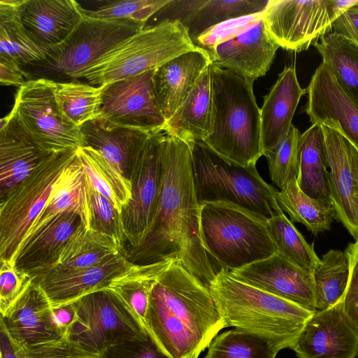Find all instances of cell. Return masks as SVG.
<instances>
[{
  "label": "cell",
  "instance_id": "cell-1",
  "mask_svg": "<svg viewBox=\"0 0 358 358\" xmlns=\"http://www.w3.org/2000/svg\"><path fill=\"white\" fill-rule=\"evenodd\" d=\"M162 176L155 214L148 234L126 256L136 265L174 258L209 290L222 271L206 250L200 236V204L193 176L192 152L184 141L164 133L162 141Z\"/></svg>",
  "mask_w": 358,
  "mask_h": 358
},
{
  "label": "cell",
  "instance_id": "cell-2",
  "mask_svg": "<svg viewBox=\"0 0 358 358\" xmlns=\"http://www.w3.org/2000/svg\"><path fill=\"white\" fill-rule=\"evenodd\" d=\"M145 327L173 358H198L227 327L210 291L178 259L152 285Z\"/></svg>",
  "mask_w": 358,
  "mask_h": 358
},
{
  "label": "cell",
  "instance_id": "cell-3",
  "mask_svg": "<svg viewBox=\"0 0 358 358\" xmlns=\"http://www.w3.org/2000/svg\"><path fill=\"white\" fill-rule=\"evenodd\" d=\"M210 73V129L202 142L230 162L256 166L262 150L254 81L212 63Z\"/></svg>",
  "mask_w": 358,
  "mask_h": 358
},
{
  "label": "cell",
  "instance_id": "cell-4",
  "mask_svg": "<svg viewBox=\"0 0 358 358\" xmlns=\"http://www.w3.org/2000/svg\"><path fill=\"white\" fill-rule=\"evenodd\" d=\"M209 291L227 327L261 336L280 350L291 348L314 313L296 303L241 282L222 270Z\"/></svg>",
  "mask_w": 358,
  "mask_h": 358
},
{
  "label": "cell",
  "instance_id": "cell-5",
  "mask_svg": "<svg viewBox=\"0 0 358 358\" xmlns=\"http://www.w3.org/2000/svg\"><path fill=\"white\" fill-rule=\"evenodd\" d=\"M199 225L203 245L222 270H236L277 253L268 220L237 205L201 203Z\"/></svg>",
  "mask_w": 358,
  "mask_h": 358
},
{
  "label": "cell",
  "instance_id": "cell-6",
  "mask_svg": "<svg viewBox=\"0 0 358 358\" xmlns=\"http://www.w3.org/2000/svg\"><path fill=\"white\" fill-rule=\"evenodd\" d=\"M189 148L200 205L230 203L266 220L283 213L275 197L278 189L262 178L256 166H243L230 162L201 141L193 142Z\"/></svg>",
  "mask_w": 358,
  "mask_h": 358
},
{
  "label": "cell",
  "instance_id": "cell-7",
  "mask_svg": "<svg viewBox=\"0 0 358 358\" xmlns=\"http://www.w3.org/2000/svg\"><path fill=\"white\" fill-rule=\"evenodd\" d=\"M196 47L178 20H163L145 27L84 71L83 78L102 86L155 69Z\"/></svg>",
  "mask_w": 358,
  "mask_h": 358
},
{
  "label": "cell",
  "instance_id": "cell-8",
  "mask_svg": "<svg viewBox=\"0 0 358 358\" xmlns=\"http://www.w3.org/2000/svg\"><path fill=\"white\" fill-rule=\"evenodd\" d=\"M72 303L76 317L66 329V341L86 355L99 357L110 347L146 330L134 311L108 288Z\"/></svg>",
  "mask_w": 358,
  "mask_h": 358
},
{
  "label": "cell",
  "instance_id": "cell-9",
  "mask_svg": "<svg viewBox=\"0 0 358 358\" xmlns=\"http://www.w3.org/2000/svg\"><path fill=\"white\" fill-rule=\"evenodd\" d=\"M76 156V150L49 155L1 201V262L13 264L21 243L44 208L52 185Z\"/></svg>",
  "mask_w": 358,
  "mask_h": 358
},
{
  "label": "cell",
  "instance_id": "cell-10",
  "mask_svg": "<svg viewBox=\"0 0 358 358\" xmlns=\"http://www.w3.org/2000/svg\"><path fill=\"white\" fill-rule=\"evenodd\" d=\"M54 83L46 78L29 80L19 87L11 110L24 129L48 154L83 146L80 127L64 116L57 103Z\"/></svg>",
  "mask_w": 358,
  "mask_h": 358
},
{
  "label": "cell",
  "instance_id": "cell-11",
  "mask_svg": "<svg viewBox=\"0 0 358 358\" xmlns=\"http://www.w3.org/2000/svg\"><path fill=\"white\" fill-rule=\"evenodd\" d=\"M145 27L129 20L93 18L85 13L69 36L51 51L47 66L78 78L98 59Z\"/></svg>",
  "mask_w": 358,
  "mask_h": 358
},
{
  "label": "cell",
  "instance_id": "cell-12",
  "mask_svg": "<svg viewBox=\"0 0 358 358\" xmlns=\"http://www.w3.org/2000/svg\"><path fill=\"white\" fill-rule=\"evenodd\" d=\"M164 135V131H159L149 136L132 168L131 196L120 213L125 257L141 245L153 219L162 176Z\"/></svg>",
  "mask_w": 358,
  "mask_h": 358
},
{
  "label": "cell",
  "instance_id": "cell-13",
  "mask_svg": "<svg viewBox=\"0 0 358 358\" xmlns=\"http://www.w3.org/2000/svg\"><path fill=\"white\" fill-rule=\"evenodd\" d=\"M155 69L103 85L99 117L110 124L148 134L164 132L166 121L153 83Z\"/></svg>",
  "mask_w": 358,
  "mask_h": 358
},
{
  "label": "cell",
  "instance_id": "cell-14",
  "mask_svg": "<svg viewBox=\"0 0 358 358\" xmlns=\"http://www.w3.org/2000/svg\"><path fill=\"white\" fill-rule=\"evenodd\" d=\"M263 19L278 46L296 52L307 50L331 31L327 0H268Z\"/></svg>",
  "mask_w": 358,
  "mask_h": 358
},
{
  "label": "cell",
  "instance_id": "cell-15",
  "mask_svg": "<svg viewBox=\"0 0 358 358\" xmlns=\"http://www.w3.org/2000/svg\"><path fill=\"white\" fill-rule=\"evenodd\" d=\"M335 218L358 240V149L338 131L321 125Z\"/></svg>",
  "mask_w": 358,
  "mask_h": 358
},
{
  "label": "cell",
  "instance_id": "cell-16",
  "mask_svg": "<svg viewBox=\"0 0 358 358\" xmlns=\"http://www.w3.org/2000/svg\"><path fill=\"white\" fill-rule=\"evenodd\" d=\"M1 327L20 350L66 340V331L57 324L48 296L34 278L1 314Z\"/></svg>",
  "mask_w": 358,
  "mask_h": 358
},
{
  "label": "cell",
  "instance_id": "cell-17",
  "mask_svg": "<svg viewBox=\"0 0 358 358\" xmlns=\"http://www.w3.org/2000/svg\"><path fill=\"white\" fill-rule=\"evenodd\" d=\"M290 349L299 358H355L358 337L344 313L342 299L315 311Z\"/></svg>",
  "mask_w": 358,
  "mask_h": 358
},
{
  "label": "cell",
  "instance_id": "cell-18",
  "mask_svg": "<svg viewBox=\"0 0 358 358\" xmlns=\"http://www.w3.org/2000/svg\"><path fill=\"white\" fill-rule=\"evenodd\" d=\"M306 91L305 112L312 124L338 131L358 149V105L324 63L315 69Z\"/></svg>",
  "mask_w": 358,
  "mask_h": 358
},
{
  "label": "cell",
  "instance_id": "cell-19",
  "mask_svg": "<svg viewBox=\"0 0 358 358\" xmlns=\"http://www.w3.org/2000/svg\"><path fill=\"white\" fill-rule=\"evenodd\" d=\"M227 272L241 282L317 311L313 275L278 253Z\"/></svg>",
  "mask_w": 358,
  "mask_h": 358
},
{
  "label": "cell",
  "instance_id": "cell-20",
  "mask_svg": "<svg viewBox=\"0 0 358 358\" xmlns=\"http://www.w3.org/2000/svg\"><path fill=\"white\" fill-rule=\"evenodd\" d=\"M280 47L267 32L262 15L249 26L217 45L211 63L255 81L266 75Z\"/></svg>",
  "mask_w": 358,
  "mask_h": 358
},
{
  "label": "cell",
  "instance_id": "cell-21",
  "mask_svg": "<svg viewBox=\"0 0 358 358\" xmlns=\"http://www.w3.org/2000/svg\"><path fill=\"white\" fill-rule=\"evenodd\" d=\"M83 227L78 213H59L21 243L13 265L33 278L42 275L56 266L67 242Z\"/></svg>",
  "mask_w": 358,
  "mask_h": 358
},
{
  "label": "cell",
  "instance_id": "cell-22",
  "mask_svg": "<svg viewBox=\"0 0 358 358\" xmlns=\"http://www.w3.org/2000/svg\"><path fill=\"white\" fill-rule=\"evenodd\" d=\"M135 265L122 252H120L88 268L69 272L48 271L34 278L54 308L71 303L92 292L107 288Z\"/></svg>",
  "mask_w": 358,
  "mask_h": 358
},
{
  "label": "cell",
  "instance_id": "cell-23",
  "mask_svg": "<svg viewBox=\"0 0 358 358\" xmlns=\"http://www.w3.org/2000/svg\"><path fill=\"white\" fill-rule=\"evenodd\" d=\"M50 154L43 150L10 112L0 122V199L27 178Z\"/></svg>",
  "mask_w": 358,
  "mask_h": 358
},
{
  "label": "cell",
  "instance_id": "cell-24",
  "mask_svg": "<svg viewBox=\"0 0 358 358\" xmlns=\"http://www.w3.org/2000/svg\"><path fill=\"white\" fill-rule=\"evenodd\" d=\"M85 15L74 0H24L20 16L29 36L51 51L62 44Z\"/></svg>",
  "mask_w": 358,
  "mask_h": 358
},
{
  "label": "cell",
  "instance_id": "cell-25",
  "mask_svg": "<svg viewBox=\"0 0 358 358\" xmlns=\"http://www.w3.org/2000/svg\"><path fill=\"white\" fill-rule=\"evenodd\" d=\"M306 93V89L299 85L295 67L285 66L264 96L260 109L262 156L275 148L286 135L299 101Z\"/></svg>",
  "mask_w": 358,
  "mask_h": 358
},
{
  "label": "cell",
  "instance_id": "cell-26",
  "mask_svg": "<svg viewBox=\"0 0 358 358\" xmlns=\"http://www.w3.org/2000/svg\"><path fill=\"white\" fill-rule=\"evenodd\" d=\"M210 63L207 52L199 48L174 57L155 69L153 83L156 98L166 122L184 102Z\"/></svg>",
  "mask_w": 358,
  "mask_h": 358
},
{
  "label": "cell",
  "instance_id": "cell-27",
  "mask_svg": "<svg viewBox=\"0 0 358 358\" xmlns=\"http://www.w3.org/2000/svg\"><path fill=\"white\" fill-rule=\"evenodd\" d=\"M83 146L100 152L130 180L132 168L151 134L110 124L100 117L80 127Z\"/></svg>",
  "mask_w": 358,
  "mask_h": 358
},
{
  "label": "cell",
  "instance_id": "cell-28",
  "mask_svg": "<svg viewBox=\"0 0 358 358\" xmlns=\"http://www.w3.org/2000/svg\"><path fill=\"white\" fill-rule=\"evenodd\" d=\"M268 0H173L171 20L179 21L194 43L207 29L224 21L263 12Z\"/></svg>",
  "mask_w": 358,
  "mask_h": 358
},
{
  "label": "cell",
  "instance_id": "cell-29",
  "mask_svg": "<svg viewBox=\"0 0 358 358\" xmlns=\"http://www.w3.org/2000/svg\"><path fill=\"white\" fill-rule=\"evenodd\" d=\"M66 211L78 213L85 227L89 228L88 176L77 154L52 185L44 208L31 226L24 240L31 236L52 217Z\"/></svg>",
  "mask_w": 358,
  "mask_h": 358
},
{
  "label": "cell",
  "instance_id": "cell-30",
  "mask_svg": "<svg viewBox=\"0 0 358 358\" xmlns=\"http://www.w3.org/2000/svg\"><path fill=\"white\" fill-rule=\"evenodd\" d=\"M210 64L203 71L187 97L165 124L164 133L184 141L189 146L196 141H203L210 132Z\"/></svg>",
  "mask_w": 358,
  "mask_h": 358
},
{
  "label": "cell",
  "instance_id": "cell-31",
  "mask_svg": "<svg viewBox=\"0 0 358 358\" xmlns=\"http://www.w3.org/2000/svg\"><path fill=\"white\" fill-rule=\"evenodd\" d=\"M24 0L0 1V58L22 66L47 64L50 50L36 43L22 22L20 8Z\"/></svg>",
  "mask_w": 358,
  "mask_h": 358
},
{
  "label": "cell",
  "instance_id": "cell-32",
  "mask_svg": "<svg viewBox=\"0 0 358 358\" xmlns=\"http://www.w3.org/2000/svg\"><path fill=\"white\" fill-rule=\"evenodd\" d=\"M297 182L308 196L331 205L324 138L320 124H313L300 134Z\"/></svg>",
  "mask_w": 358,
  "mask_h": 358
},
{
  "label": "cell",
  "instance_id": "cell-33",
  "mask_svg": "<svg viewBox=\"0 0 358 358\" xmlns=\"http://www.w3.org/2000/svg\"><path fill=\"white\" fill-rule=\"evenodd\" d=\"M314 45L322 63L358 105V44L331 31L321 36Z\"/></svg>",
  "mask_w": 358,
  "mask_h": 358
},
{
  "label": "cell",
  "instance_id": "cell-34",
  "mask_svg": "<svg viewBox=\"0 0 358 358\" xmlns=\"http://www.w3.org/2000/svg\"><path fill=\"white\" fill-rule=\"evenodd\" d=\"M120 252H122V248L116 241L83 227L67 242L56 266L46 272H69L88 268Z\"/></svg>",
  "mask_w": 358,
  "mask_h": 358
},
{
  "label": "cell",
  "instance_id": "cell-35",
  "mask_svg": "<svg viewBox=\"0 0 358 358\" xmlns=\"http://www.w3.org/2000/svg\"><path fill=\"white\" fill-rule=\"evenodd\" d=\"M275 197L292 223L303 224L315 236L329 230L335 218L332 206L306 195L299 187L297 178L289 181L282 189H278Z\"/></svg>",
  "mask_w": 358,
  "mask_h": 358
},
{
  "label": "cell",
  "instance_id": "cell-36",
  "mask_svg": "<svg viewBox=\"0 0 358 358\" xmlns=\"http://www.w3.org/2000/svg\"><path fill=\"white\" fill-rule=\"evenodd\" d=\"M76 154L94 189L121 213L131 196V181L93 148L82 146L76 150Z\"/></svg>",
  "mask_w": 358,
  "mask_h": 358
},
{
  "label": "cell",
  "instance_id": "cell-37",
  "mask_svg": "<svg viewBox=\"0 0 358 358\" xmlns=\"http://www.w3.org/2000/svg\"><path fill=\"white\" fill-rule=\"evenodd\" d=\"M176 259L171 258L146 265L136 264L130 271L115 279L107 288L134 311L145 327L152 285L157 277Z\"/></svg>",
  "mask_w": 358,
  "mask_h": 358
},
{
  "label": "cell",
  "instance_id": "cell-38",
  "mask_svg": "<svg viewBox=\"0 0 358 358\" xmlns=\"http://www.w3.org/2000/svg\"><path fill=\"white\" fill-rule=\"evenodd\" d=\"M317 310H325L341 301L350 278L347 253L330 250L324 254L313 274Z\"/></svg>",
  "mask_w": 358,
  "mask_h": 358
},
{
  "label": "cell",
  "instance_id": "cell-39",
  "mask_svg": "<svg viewBox=\"0 0 358 358\" xmlns=\"http://www.w3.org/2000/svg\"><path fill=\"white\" fill-rule=\"evenodd\" d=\"M103 85L79 82H55L54 92L64 116L76 127L100 117Z\"/></svg>",
  "mask_w": 358,
  "mask_h": 358
},
{
  "label": "cell",
  "instance_id": "cell-40",
  "mask_svg": "<svg viewBox=\"0 0 358 358\" xmlns=\"http://www.w3.org/2000/svg\"><path fill=\"white\" fill-rule=\"evenodd\" d=\"M268 224L277 253L313 275L320 262L313 244L310 245L306 242L284 213L268 219Z\"/></svg>",
  "mask_w": 358,
  "mask_h": 358
},
{
  "label": "cell",
  "instance_id": "cell-41",
  "mask_svg": "<svg viewBox=\"0 0 358 358\" xmlns=\"http://www.w3.org/2000/svg\"><path fill=\"white\" fill-rule=\"evenodd\" d=\"M208 348L206 358H275L280 350L266 338L237 328L217 335Z\"/></svg>",
  "mask_w": 358,
  "mask_h": 358
},
{
  "label": "cell",
  "instance_id": "cell-42",
  "mask_svg": "<svg viewBox=\"0 0 358 358\" xmlns=\"http://www.w3.org/2000/svg\"><path fill=\"white\" fill-rule=\"evenodd\" d=\"M300 133L293 124L281 141L264 157L267 159L272 182L282 189L299 175V139Z\"/></svg>",
  "mask_w": 358,
  "mask_h": 358
},
{
  "label": "cell",
  "instance_id": "cell-43",
  "mask_svg": "<svg viewBox=\"0 0 358 358\" xmlns=\"http://www.w3.org/2000/svg\"><path fill=\"white\" fill-rule=\"evenodd\" d=\"M90 229L116 241L122 248L125 238L120 212L92 186L88 178Z\"/></svg>",
  "mask_w": 358,
  "mask_h": 358
},
{
  "label": "cell",
  "instance_id": "cell-44",
  "mask_svg": "<svg viewBox=\"0 0 358 358\" xmlns=\"http://www.w3.org/2000/svg\"><path fill=\"white\" fill-rule=\"evenodd\" d=\"M171 0H123L108 1L96 10H86L89 17L102 20H129L145 25Z\"/></svg>",
  "mask_w": 358,
  "mask_h": 358
},
{
  "label": "cell",
  "instance_id": "cell-45",
  "mask_svg": "<svg viewBox=\"0 0 358 358\" xmlns=\"http://www.w3.org/2000/svg\"><path fill=\"white\" fill-rule=\"evenodd\" d=\"M99 358H173L146 329L142 334L117 343Z\"/></svg>",
  "mask_w": 358,
  "mask_h": 358
},
{
  "label": "cell",
  "instance_id": "cell-46",
  "mask_svg": "<svg viewBox=\"0 0 358 358\" xmlns=\"http://www.w3.org/2000/svg\"><path fill=\"white\" fill-rule=\"evenodd\" d=\"M33 278L27 273L17 269L13 264L1 262L0 270V312L6 311L8 308L23 293Z\"/></svg>",
  "mask_w": 358,
  "mask_h": 358
},
{
  "label": "cell",
  "instance_id": "cell-47",
  "mask_svg": "<svg viewBox=\"0 0 358 358\" xmlns=\"http://www.w3.org/2000/svg\"><path fill=\"white\" fill-rule=\"evenodd\" d=\"M263 12L231 19L204 31L194 43L208 55L219 43L241 31L258 19Z\"/></svg>",
  "mask_w": 358,
  "mask_h": 358
},
{
  "label": "cell",
  "instance_id": "cell-48",
  "mask_svg": "<svg viewBox=\"0 0 358 358\" xmlns=\"http://www.w3.org/2000/svg\"><path fill=\"white\" fill-rule=\"evenodd\" d=\"M350 263V278L342 299L344 313L358 337V240L345 249Z\"/></svg>",
  "mask_w": 358,
  "mask_h": 358
},
{
  "label": "cell",
  "instance_id": "cell-49",
  "mask_svg": "<svg viewBox=\"0 0 358 358\" xmlns=\"http://www.w3.org/2000/svg\"><path fill=\"white\" fill-rule=\"evenodd\" d=\"M74 350L75 348L64 340L26 350L20 349V358H69Z\"/></svg>",
  "mask_w": 358,
  "mask_h": 358
},
{
  "label": "cell",
  "instance_id": "cell-50",
  "mask_svg": "<svg viewBox=\"0 0 358 358\" xmlns=\"http://www.w3.org/2000/svg\"><path fill=\"white\" fill-rule=\"evenodd\" d=\"M331 31L358 44V0L333 22Z\"/></svg>",
  "mask_w": 358,
  "mask_h": 358
},
{
  "label": "cell",
  "instance_id": "cell-51",
  "mask_svg": "<svg viewBox=\"0 0 358 358\" xmlns=\"http://www.w3.org/2000/svg\"><path fill=\"white\" fill-rule=\"evenodd\" d=\"M27 73L16 62L0 58V82L3 85L21 87L29 80Z\"/></svg>",
  "mask_w": 358,
  "mask_h": 358
},
{
  "label": "cell",
  "instance_id": "cell-52",
  "mask_svg": "<svg viewBox=\"0 0 358 358\" xmlns=\"http://www.w3.org/2000/svg\"><path fill=\"white\" fill-rule=\"evenodd\" d=\"M54 317L57 324L66 331L73 322L76 317V310L73 303H69L52 308Z\"/></svg>",
  "mask_w": 358,
  "mask_h": 358
},
{
  "label": "cell",
  "instance_id": "cell-53",
  "mask_svg": "<svg viewBox=\"0 0 358 358\" xmlns=\"http://www.w3.org/2000/svg\"><path fill=\"white\" fill-rule=\"evenodd\" d=\"M1 358H20V349L13 343L6 330H0Z\"/></svg>",
  "mask_w": 358,
  "mask_h": 358
},
{
  "label": "cell",
  "instance_id": "cell-54",
  "mask_svg": "<svg viewBox=\"0 0 358 358\" xmlns=\"http://www.w3.org/2000/svg\"><path fill=\"white\" fill-rule=\"evenodd\" d=\"M357 0H327V6L331 24Z\"/></svg>",
  "mask_w": 358,
  "mask_h": 358
},
{
  "label": "cell",
  "instance_id": "cell-55",
  "mask_svg": "<svg viewBox=\"0 0 358 358\" xmlns=\"http://www.w3.org/2000/svg\"><path fill=\"white\" fill-rule=\"evenodd\" d=\"M69 358H99L94 356H91L86 355L85 353H83L76 349L74 350V351L72 352Z\"/></svg>",
  "mask_w": 358,
  "mask_h": 358
}]
</instances>
